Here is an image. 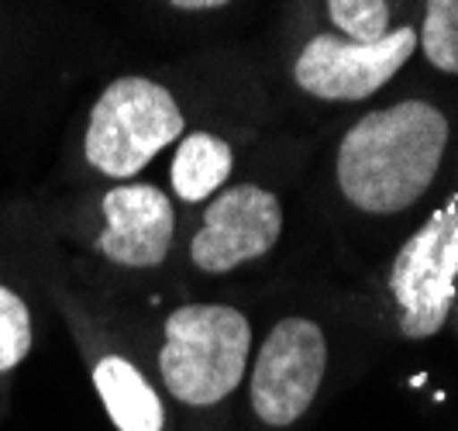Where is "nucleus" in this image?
Segmentation results:
<instances>
[{
  "instance_id": "nucleus-1",
  "label": "nucleus",
  "mask_w": 458,
  "mask_h": 431,
  "mask_svg": "<svg viewBox=\"0 0 458 431\" xmlns=\"http://www.w3.org/2000/svg\"><path fill=\"white\" fill-rule=\"evenodd\" d=\"M448 149V117L428 100L366 114L338 145V186L366 214H400L435 183Z\"/></svg>"
},
{
  "instance_id": "nucleus-2",
  "label": "nucleus",
  "mask_w": 458,
  "mask_h": 431,
  "mask_svg": "<svg viewBox=\"0 0 458 431\" xmlns=\"http://www.w3.org/2000/svg\"><path fill=\"white\" fill-rule=\"evenodd\" d=\"M252 324L228 304H186L165 318L159 369L165 390L190 408L225 401L245 380Z\"/></svg>"
},
{
  "instance_id": "nucleus-3",
  "label": "nucleus",
  "mask_w": 458,
  "mask_h": 431,
  "mask_svg": "<svg viewBox=\"0 0 458 431\" xmlns=\"http://www.w3.org/2000/svg\"><path fill=\"white\" fill-rule=\"evenodd\" d=\"M183 111L173 93L145 76H121L90 111L87 162L111 180H128L183 135Z\"/></svg>"
},
{
  "instance_id": "nucleus-4",
  "label": "nucleus",
  "mask_w": 458,
  "mask_h": 431,
  "mask_svg": "<svg viewBox=\"0 0 458 431\" xmlns=\"http://www.w3.org/2000/svg\"><path fill=\"white\" fill-rule=\"evenodd\" d=\"M390 294L407 339H431L458 297V197L437 207L396 252Z\"/></svg>"
},
{
  "instance_id": "nucleus-5",
  "label": "nucleus",
  "mask_w": 458,
  "mask_h": 431,
  "mask_svg": "<svg viewBox=\"0 0 458 431\" xmlns=\"http://www.w3.org/2000/svg\"><path fill=\"white\" fill-rule=\"evenodd\" d=\"M327 369V341L310 318H283L266 335L252 366V410L269 428L300 421Z\"/></svg>"
},
{
  "instance_id": "nucleus-6",
  "label": "nucleus",
  "mask_w": 458,
  "mask_h": 431,
  "mask_svg": "<svg viewBox=\"0 0 458 431\" xmlns=\"http://www.w3.org/2000/svg\"><path fill=\"white\" fill-rule=\"evenodd\" d=\"M417 48L413 28H396L379 42H352L344 35H318L300 52L293 80L318 100H366L393 76Z\"/></svg>"
},
{
  "instance_id": "nucleus-7",
  "label": "nucleus",
  "mask_w": 458,
  "mask_h": 431,
  "mask_svg": "<svg viewBox=\"0 0 458 431\" xmlns=\"http://www.w3.org/2000/svg\"><path fill=\"white\" fill-rule=\"evenodd\" d=\"M279 231L283 207L276 194L255 183L228 186L204 211V225L193 235L190 259L204 272H231L273 252Z\"/></svg>"
},
{
  "instance_id": "nucleus-8",
  "label": "nucleus",
  "mask_w": 458,
  "mask_h": 431,
  "mask_svg": "<svg viewBox=\"0 0 458 431\" xmlns=\"http://www.w3.org/2000/svg\"><path fill=\"white\" fill-rule=\"evenodd\" d=\"M107 228L97 249L128 270H152L169 255L176 214L156 183H128L104 194Z\"/></svg>"
},
{
  "instance_id": "nucleus-9",
  "label": "nucleus",
  "mask_w": 458,
  "mask_h": 431,
  "mask_svg": "<svg viewBox=\"0 0 458 431\" xmlns=\"http://www.w3.org/2000/svg\"><path fill=\"white\" fill-rule=\"evenodd\" d=\"M93 386L117 431H162L165 414H162L159 393L128 359L121 356L100 359L93 366Z\"/></svg>"
},
{
  "instance_id": "nucleus-10",
  "label": "nucleus",
  "mask_w": 458,
  "mask_h": 431,
  "mask_svg": "<svg viewBox=\"0 0 458 431\" xmlns=\"http://www.w3.org/2000/svg\"><path fill=\"white\" fill-rule=\"evenodd\" d=\"M169 177H173V190L183 201L200 204L217 186H225V180L231 177V145L210 132L186 135L176 149Z\"/></svg>"
},
{
  "instance_id": "nucleus-11",
  "label": "nucleus",
  "mask_w": 458,
  "mask_h": 431,
  "mask_svg": "<svg viewBox=\"0 0 458 431\" xmlns=\"http://www.w3.org/2000/svg\"><path fill=\"white\" fill-rule=\"evenodd\" d=\"M417 46L435 69L458 73V0H428Z\"/></svg>"
},
{
  "instance_id": "nucleus-12",
  "label": "nucleus",
  "mask_w": 458,
  "mask_h": 431,
  "mask_svg": "<svg viewBox=\"0 0 458 431\" xmlns=\"http://www.w3.org/2000/svg\"><path fill=\"white\" fill-rule=\"evenodd\" d=\"M331 22L352 42H379L390 35V4L386 0H327Z\"/></svg>"
},
{
  "instance_id": "nucleus-13",
  "label": "nucleus",
  "mask_w": 458,
  "mask_h": 431,
  "mask_svg": "<svg viewBox=\"0 0 458 431\" xmlns=\"http://www.w3.org/2000/svg\"><path fill=\"white\" fill-rule=\"evenodd\" d=\"M31 352V318L14 290L0 287V373L14 369Z\"/></svg>"
},
{
  "instance_id": "nucleus-14",
  "label": "nucleus",
  "mask_w": 458,
  "mask_h": 431,
  "mask_svg": "<svg viewBox=\"0 0 458 431\" xmlns=\"http://www.w3.org/2000/svg\"><path fill=\"white\" fill-rule=\"evenodd\" d=\"M169 4L180 11H214V7H225L228 0H169Z\"/></svg>"
}]
</instances>
